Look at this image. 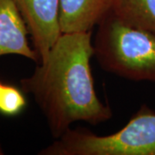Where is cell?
<instances>
[{
    "label": "cell",
    "mask_w": 155,
    "mask_h": 155,
    "mask_svg": "<svg viewBox=\"0 0 155 155\" xmlns=\"http://www.w3.org/2000/svg\"><path fill=\"white\" fill-rule=\"evenodd\" d=\"M93 56L91 31L62 33L32 74L20 80L21 89L33 97L54 140L74 122L95 126L113 116L95 90Z\"/></svg>",
    "instance_id": "1"
},
{
    "label": "cell",
    "mask_w": 155,
    "mask_h": 155,
    "mask_svg": "<svg viewBox=\"0 0 155 155\" xmlns=\"http://www.w3.org/2000/svg\"><path fill=\"white\" fill-rule=\"evenodd\" d=\"M93 46L104 71L155 83V34L128 25L110 11L97 25Z\"/></svg>",
    "instance_id": "2"
},
{
    "label": "cell",
    "mask_w": 155,
    "mask_h": 155,
    "mask_svg": "<svg viewBox=\"0 0 155 155\" xmlns=\"http://www.w3.org/2000/svg\"><path fill=\"white\" fill-rule=\"evenodd\" d=\"M40 155H155V112L142 105L124 127L109 135L70 128Z\"/></svg>",
    "instance_id": "3"
},
{
    "label": "cell",
    "mask_w": 155,
    "mask_h": 155,
    "mask_svg": "<svg viewBox=\"0 0 155 155\" xmlns=\"http://www.w3.org/2000/svg\"><path fill=\"white\" fill-rule=\"evenodd\" d=\"M27 25L40 62L61 35L60 0H13Z\"/></svg>",
    "instance_id": "4"
},
{
    "label": "cell",
    "mask_w": 155,
    "mask_h": 155,
    "mask_svg": "<svg viewBox=\"0 0 155 155\" xmlns=\"http://www.w3.org/2000/svg\"><path fill=\"white\" fill-rule=\"evenodd\" d=\"M27 25L13 0H0V57L19 55L40 63L28 42Z\"/></svg>",
    "instance_id": "5"
},
{
    "label": "cell",
    "mask_w": 155,
    "mask_h": 155,
    "mask_svg": "<svg viewBox=\"0 0 155 155\" xmlns=\"http://www.w3.org/2000/svg\"><path fill=\"white\" fill-rule=\"evenodd\" d=\"M115 0H60L62 33L88 32L110 13Z\"/></svg>",
    "instance_id": "6"
},
{
    "label": "cell",
    "mask_w": 155,
    "mask_h": 155,
    "mask_svg": "<svg viewBox=\"0 0 155 155\" xmlns=\"http://www.w3.org/2000/svg\"><path fill=\"white\" fill-rule=\"evenodd\" d=\"M111 12L130 26L155 34V0H115Z\"/></svg>",
    "instance_id": "7"
},
{
    "label": "cell",
    "mask_w": 155,
    "mask_h": 155,
    "mask_svg": "<svg viewBox=\"0 0 155 155\" xmlns=\"http://www.w3.org/2000/svg\"><path fill=\"white\" fill-rule=\"evenodd\" d=\"M27 105L25 92L11 84H5L0 97V114L13 117L22 113Z\"/></svg>",
    "instance_id": "8"
},
{
    "label": "cell",
    "mask_w": 155,
    "mask_h": 155,
    "mask_svg": "<svg viewBox=\"0 0 155 155\" xmlns=\"http://www.w3.org/2000/svg\"><path fill=\"white\" fill-rule=\"evenodd\" d=\"M4 84H5L3 83L2 81H0V97H1V93H2V90H3V87H4Z\"/></svg>",
    "instance_id": "9"
},
{
    "label": "cell",
    "mask_w": 155,
    "mask_h": 155,
    "mask_svg": "<svg viewBox=\"0 0 155 155\" xmlns=\"http://www.w3.org/2000/svg\"><path fill=\"white\" fill-rule=\"evenodd\" d=\"M5 153H4V149H3V147H2V145L0 143V155H3Z\"/></svg>",
    "instance_id": "10"
}]
</instances>
